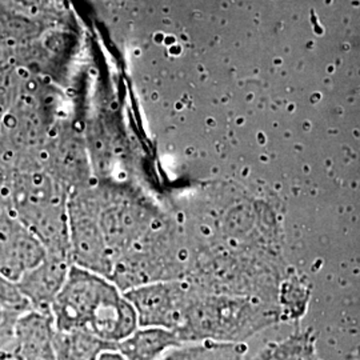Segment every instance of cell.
I'll return each instance as SVG.
<instances>
[{
  "label": "cell",
  "mask_w": 360,
  "mask_h": 360,
  "mask_svg": "<svg viewBox=\"0 0 360 360\" xmlns=\"http://www.w3.org/2000/svg\"><path fill=\"white\" fill-rule=\"evenodd\" d=\"M50 315L55 330H83L115 348L139 327L135 309L123 291L103 275L74 264Z\"/></svg>",
  "instance_id": "obj_1"
},
{
  "label": "cell",
  "mask_w": 360,
  "mask_h": 360,
  "mask_svg": "<svg viewBox=\"0 0 360 360\" xmlns=\"http://www.w3.org/2000/svg\"><path fill=\"white\" fill-rule=\"evenodd\" d=\"M13 211L44 247L46 254L70 257L68 196L43 163L32 160L7 169Z\"/></svg>",
  "instance_id": "obj_2"
},
{
  "label": "cell",
  "mask_w": 360,
  "mask_h": 360,
  "mask_svg": "<svg viewBox=\"0 0 360 360\" xmlns=\"http://www.w3.org/2000/svg\"><path fill=\"white\" fill-rule=\"evenodd\" d=\"M190 260L184 232L166 214L139 243L116 260L110 281L126 292L144 284L184 279Z\"/></svg>",
  "instance_id": "obj_3"
},
{
  "label": "cell",
  "mask_w": 360,
  "mask_h": 360,
  "mask_svg": "<svg viewBox=\"0 0 360 360\" xmlns=\"http://www.w3.org/2000/svg\"><path fill=\"white\" fill-rule=\"evenodd\" d=\"M101 227L112 267L139 243L166 215L143 193L123 186L98 181Z\"/></svg>",
  "instance_id": "obj_4"
},
{
  "label": "cell",
  "mask_w": 360,
  "mask_h": 360,
  "mask_svg": "<svg viewBox=\"0 0 360 360\" xmlns=\"http://www.w3.org/2000/svg\"><path fill=\"white\" fill-rule=\"evenodd\" d=\"M99 186L91 184L68 196V235L71 263L110 279L112 263L101 227Z\"/></svg>",
  "instance_id": "obj_5"
},
{
  "label": "cell",
  "mask_w": 360,
  "mask_h": 360,
  "mask_svg": "<svg viewBox=\"0 0 360 360\" xmlns=\"http://www.w3.org/2000/svg\"><path fill=\"white\" fill-rule=\"evenodd\" d=\"M193 288L186 279L156 282L124 292L135 309L139 327H162L178 331Z\"/></svg>",
  "instance_id": "obj_6"
},
{
  "label": "cell",
  "mask_w": 360,
  "mask_h": 360,
  "mask_svg": "<svg viewBox=\"0 0 360 360\" xmlns=\"http://www.w3.org/2000/svg\"><path fill=\"white\" fill-rule=\"evenodd\" d=\"M72 263L65 257L46 254L44 259L16 282L31 309L50 314L52 303L65 284Z\"/></svg>",
  "instance_id": "obj_7"
},
{
  "label": "cell",
  "mask_w": 360,
  "mask_h": 360,
  "mask_svg": "<svg viewBox=\"0 0 360 360\" xmlns=\"http://www.w3.org/2000/svg\"><path fill=\"white\" fill-rule=\"evenodd\" d=\"M53 335L51 315L30 309L18 318L8 355L11 360H55Z\"/></svg>",
  "instance_id": "obj_8"
},
{
  "label": "cell",
  "mask_w": 360,
  "mask_h": 360,
  "mask_svg": "<svg viewBox=\"0 0 360 360\" xmlns=\"http://www.w3.org/2000/svg\"><path fill=\"white\" fill-rule=\"evenodd\" d=\"M183 346L176 331L162 327H138L116 345L126 360H160L171 351Z\"/></svg>",
  "instance_id": "obj_9"
},
{
  "label": "cell",
  "mask_w": 360,
  "mask_h": 360,
  "mask_svg": "<svg viewBox=\"0 0 360 360\" xmlns=\"http://www.w3.org/2000/svg\"><path fill=\"white\" fill-rule=\"evenodd\" d=\"M115 346L83 330L58 331L53 335L55 360H99L105 351Z\"/></svg>",
  "instance_id": "obj_10"
},
{
  "label": "cell",
  "mask_w": 360,
  "mask_h": 360,
  "mask_svg": "<svg viewBox=\"0 0 360 360\" xmlns=\"http://www.w3.org/2000/svg\"><path fill=\"white\" fill-rule=\"evenodd\" d=\"M169 356L172 360H243V352L238 343L199 342L175 348Z\"/></svg>",
  "instance_id": "obj_11"
},
{
  "label": "cell",
  "mask_w": 360,
  "mask_h": 360,
  "mask_svg": "<svg viewBox=\"0 0 360 360\" xmlns=\"http://www.w3.org/2000/svg\"><path fill=\"white\" fill-rule=\"evenodd\" d=\"M0 306L19 315L31 309L26 299L20 294L16 283L7 279L1 274H0Z\"/></svg>",
  "instance_id": "obj_12"
},
{
  "label": "cell",
  "mask_w": 360,
  "mask_h": 360,
  "mask_svg": "<svg viewBox=\"0 0 360 360\" xmlns=\"http://www.w3.org/2000/svg\"><path fill=\"white\" fill-rule=\"evenodd\" d=\"M20 315L0 306V354H7L13 347L15 326Z\"/></svg>",
  "instance_id": "obj_13"
},
{
  "label": "cell",
  "mask_w": 360,
  "mask_h": 360,
  "mask_svg": "<svg viewBox=\"0 0 360 360\" xmlns=\"http://www.w3.org/2000/svg\"><path fill=\"white\" fill-rule=\"evenodd\" d=\"M99 360H126L117 351H105Z\"/></svg>",
  "instance_id": "obj_14"
},
{
  "label": "cell",
  "mask_w": 360,
  "mask_h": 360,
  "mask_svg": "<svg viewBox=\"0 0 360 360\" xmlns=\"http://www.w3.org/2000/svg\"><path fill=\"white\" fill-rule=\"evenodd\" d=\"M160 360H172V358H171V356H169V354H168L167 356H165V358H163V359H160Z\"/></svg>",
  "instance_id": "obj_15"
}]
</instances>
